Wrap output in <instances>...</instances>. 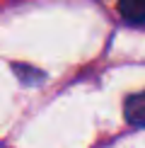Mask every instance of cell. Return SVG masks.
<instances>
[{
  "label": "cell",
  "instance_id": "1",
  "mask_svg": "<svg viewBox=\"0 0 145 148\" xmlns=\"http://www.w3.org/2000/svg\"><path fill=\"white\" fill-rule=\"evenodd\" d=\"M123 114L126 121L131 126L143 129L145 126V92H138V95H131L123 104Z\"/></svg>",
  "mask_w": 145,
  "mask_h": 148
},
{
  "label": "cell",
  "instance_id": "2",
  "mask_svg": "<svg viewBox=\"0 0 145 148\" xmlns=\"http://www.w3.org/2000/svg\"><path fill=\"white\" fill-rule=\"evenodd\" d=\"M119 12L131 24H145V0H119Z\"/></svg>",
  "mask_w": 145,
  "mask_h": 148
},
{
  "label": "cell",
  "instance_id": "3",
  "mask_svg": "<svg viewBox=\"0 0 145 148\" xmlns=\"http://www.w3.org/2000/svg\"><path fill=\"white\" fill-rule=\"evenodd\" d=\"M15 73L24 80V83H36V80H41V78H44L41 73H36L34 68H24V66H15Z\"/></svg>",
  "mask_w": 145,
  "mask_h": 148
}]
</instances>
